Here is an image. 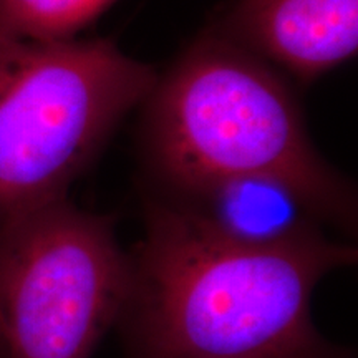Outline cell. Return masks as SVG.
Returning a JSON list of instances; mask_svg holds the SVG:
<instances>
[{
    "label": "cell",
    "instance_id": "cell-1",
    "mask_svg": "<svg viewBox=\"0 0 358 358\" xmlns=\"http://www.w3.org/2000/svg\"><path fill=\"white\" fill-rule=\"evenodd\" d=\"M120 315L131 358H319V282L357 261L327 236L280 248L217 239L171 206H148Z\"/></svg>",
    "mask_w": 358,
    "mask_h": 358
},
{
    "label": "cell",
    "instance_id": "cell-2",
    "mask_svg": "<svg viewBox=\"0 0 358 358\" xmlns=\"http://www.w3.org/2000/svg\"><path fill=\"white\" fill-rule=\"evenodd\" d=\"M146 101L148 150L171 191L262 174L297 187L334 224H352L350 185L313 148L292 90L217 30L196 40Z\"/></svg>",
    "mask_w": 358,
    "mask_h": 358
},
{
    "label": "cell",
    "instance_id": "cell-3",
    "mask_svg": "<svg viewBox=\"0 0 358 358\" xmlns=\"http://www.w3.org/2000/svg\"><path fill=\"white\" fill-rule=\"evenodd\" d=\"M158 75L110 40L0 35V227L66 199Z\"/></svg>",
    "mask_w": 358,
    "mask_h": 358
},
{
    "label": "cell",
    "instance_id": "cell-4",
    "mask_svg": "<svg viewBox=\"0 0 358 358\" xmlns=\"http://www.w3.org/2000/svg\"><path fill=\"white\" fill-rule=\"evenodd\" d=\"M129 256L108 216L69 199L0 227V347L6 358H92L118 324Z\"/></svg>",
    "mask_w": 358,
    "mask_h": 358
},
{
    "label": "cell",
    "instance_id": "cell-5",
    "mask_svg": "<svg viewBox=\"0 0 358 358\" xmlns=\"http://www.w3.org/2000/svg\"><path fill=\"white\" fill-rule=\"evenodd\" d=\"M216 30L308 83L355 57L358 0H234Z\"/></svg>",
    "mask_w": 358,
    "mask_h": 358
},
{
    "label": "cell",
    "instance_id": "cell-6",
    "mask_svg": "<svg viewBox=\"0 0 358 358\" xmlns=\"http://www.w3.org/2000/svg\"><path fill=\"white\" fill-rule=\"evenodd\" d=\"M196 227L244 248H280L325 236L329 216L287 181L262 174L211 179L164 201Z\"/></svg>",
    "mask_w": 358,
    "mask_h": 358
},
{
    "label": "cell",
    "instance_id": "cell-7",
    "mask_svg": "<svg viewBox=\"0 0 358 358\" xmlns=\"http://www.w3.org/2000/svg\"><path fill=\"white\" fill-rule=\"evenodd\" d=\"M115 0H0V35L62 42L95 22Z\"/></svg>",
    "mask_w": 358,
    "mask_h": 358
},
{
    "label": "cell",
    "instance_id": "cell-8",
    "mask_svg": "<svg viewBox=\"0 0 358 358\" xmlns=\"http://www.w3.org/2000/svg\"><path fill=\"white\" fill-rule=\"evenodd\" d=\"M0 358H6V357H3V352H2V347H0Z\"/></svg>",
    "mask_w": 358,
    "mask_h": 358
}]
</instances>
